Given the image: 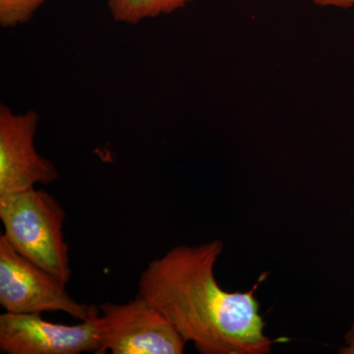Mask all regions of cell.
<instances>
[{"instance_id": "obj_4", "label": "cell", "mask_w": 354, "mask_h": 354, "mask_svg": "<svg viewBox=\"0 0 354 354\" xmlns=\"http://www.w3.org/2000/svg\"><path fill=\"white\" fill-rule=\"evenodd\" d=\"M106 351L113 354H181L187 342L142 295L125 304H100Z\"/></svg>"}, {"instance_id": "obj_10", "label": "cell", "mask_w": 354, "mask_h": 354, "mask_svg": "<svg viewBox=\"0 0 354 354\" xmlns=\"http://www.w3.org/2000/svg\"><path fill=\"white\" fill-rule=\"evenodd\" d=\"M313 1L320 6H339L344 8L354 6V0H313Z\"/></svg>"}, {"instance_id": "obj_1", "label": "cell", "mask_w": 354, "mask_h": 354, "mask_svg": "<svg viewBox=\"0 0 354 354\" xmlns=\"http://www.w3.org/2000/svg\"><path fill=\"white\" fill-rule=\"evenodd\" d=\"M223 251L215 239L199 246L180 245L153 260L140 277L145 297L202 354H268L279 339L265 334L264 319L252 290L228 292L218 286L215 266Z\"/></svg>"}, {"instance_id": "obj_8", "label": "cell", "mask_w": 354, "mask_h": 354, "mask_svg": "<svg viewBox=\"0 0 354 354\" xmlns=\"http://www.w3.org/2000/svg\"><path fill=\"white\" fill-rule=\"evenodd\" d=\"M46 0H0V25L13 28L31 20Z\"/></svg>"}, {"instance_id": "obj_6", "label": "cell", "mask_w": 354, "mask_h": 354, "mask_svg": "<svg viewBox=\"0 0 354 354\" xmlns=\"http://www.w3.org/2000/svg\"><path fill=\"white\" fill-rule=\"evenodd\" d=\"M39 114H15L0 106V196L50 184L58 178L55 165L35 148Z\"/></svg>"}, {"instance_id": "obj_2", "label": "cell", "mask_w": 354, "mask_h": 354, "mask_svg": "<svg viewBox=\"0 0 354 354\" xmlns=\"http://www.w3.org/2000/svg\"><path fill=\"white\" fill-rule=\"evenodd\" d=\"M65 218L62 204L46 191L32 188L0 196V220L6 241L21 255L67 285L71 266L64 236Z\"/></svg>"}, {"instance_id": "obj_5", "label": "cell", "mask_w": 354, "mask_h": 354, "mask_svg": "<svg viewBox=\"0 0 354 354\" xmlns=\"http://www.w3.org/2000/svg\"><path fill=\"white\" fill-rule=\"evenodd\" d=\"M0 351L8 354L106 353L100 317L77 325L48 322L41 314L0 315Z\"/></svg>"}, {"instance_id": "obj_3", "label": "cell", "mask_w": 354, "mask_h": 354, "mask_svg": "<svg viewBox=\"0 0 354 354\" xmlns=\"http://www.w3.org/2000/svg\"><path fill=\"white\" fill-rule=\"evenodd\" d=\"M0 305L8 313L64 312L81 321L95 320L100 307L76 301L66 283L18 253L0 235Z\"/></svg>"}, {"instance_id": "obj_9", "label": "cell", "mask_w": 354, "mask_h": 354, "mask_svg": "<svg viewBox=\"0 0 354 354\" xmlns=\"http://www.w3.org/2000/svg\"><path fill=\"white\" fill-rule=\"evenodd\" d=\"M344 341L346 342V346L339 349V353L354 354V324L344 335Z\"/></svg>"}, {"instance_id": "obj_7", "label": "cell", "mask_w": 354, "mask_h": 354, "mask_svg": "<svg viewBox=\"0 0 354 354\" xmlns=\"http://www.w3.org/2000/svg\"><path fill=\"white\" fill-rule=\"evenodd\" d=\"M113 19L127 24L169 14L192 0H106Z\"/></svg>"}]
</instances>
